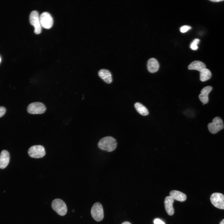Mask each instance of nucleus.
<instances>
[{
  "mask_svg": "<svg viewBox=\"0 0 224 224\" xmlns=\"http://www.w3.org/2000/svg\"><path fill=\"white\" fill-rule=\"evenodd\" d=\"M117 144L114 138L112 137L107 136L102 138L99 141L98 146L101 150L111 152L116 148Z\"/></svg>",
  "mask_w": 224,
  "mask_h": 224,
  "instance_id": "1",
  "label": "nucleus"
},
{
  "mask_svg": "<svg viewBox=\"0 0 224 224\" xmlns=\"http://www.w3.org/2000/svg\"><path fill=\"white\" fill-rule=\"evenodd\" d=\"M29 21L30 24L34 27V32L36 34H40L41 32L42 26L40 16L37 11L34 10L31 12L29 16Z\"/></svg>",
  "mask_w": 224,
  "mask_h": 224,
  "instance_id": "2",
  "label": "nucleus"
},
{
  "mask_svg": "<svg viewBox=\"0 0 224 224\" xmlns=\"http://www.w3.org/2000/svg\"><path fill=\"white\" fill-rule=\"evenodd\" d=\"M53 210L58 215L63 216L67 213V209L66 205L61 199H56L53 200L51 203Z\"/></svg>",
  "mask_w": 224,
  "mask_h": 224,
  "instance_id": "3",
  "label": "nucleus"
},
{
  "mask_svg": "<svg viewBox=\"0 0 224 224\" xmlns=\"http://www.w3.org/2000/svg\"><path fill=\"white\" fill-rule=\"evenodd\" d=\"M46 108L44 104L40 102H34L30 104L27 107V111L31 114L44 113Z\"/></svg>",
  "mask_w": 224,
  "mask_h": 224,
  "instance_id": "4",
  "label": "nucleus"
},
{
  "mask_svg": "<svg viewBox=\"0 0 224 224\" xmlns=\"http://www.w3.org/2000/svg\"><path fill=\"white\" fill-rule=\"evenodd\" d=\"M91 214L93 218L97 222L102 220L104 215L103 207L101 204L99 202L94 203L91 210Z\"/></svg>",
  "mask_w": 224,
  "mask_h": 224,
  "instance_id": "5",
  "label": "nucleus"
},
{
  "mask_svg": "<svg viewBox=\"0 0 224 224\" xmlns=\"http://www.w3.org/2000/svg\"><path fill=\"white\" fill-rule=\"evenodd\" d=\"M209 132L212 134H215L223 129L224 125L222 119L219 117H216L212 120V123L208 125Z\"/></svg>",
  "mask_w": 224,
  "mask_h": 224,
  "instance_id": "6",
  "label": "nucleus"
},
{
  "mask_svg": "<svg viewBox=\"0 0 224 224\" xmlns=\"http://www.w3.org/2000/svg\"><path fill=\"white\" fill-rule=\"evenodd\" d=\"M28 154L31 157L39 158L43 157L45 154V152L43 146L37 145L30 147L28 150Z\"/></svg>",
  "mask_w": 224,
  "mask_h": 224,
  "instance_id": "7",
  "label": "nucleus"
},
{
  "mask_svg": "<svg viewBox=\"0 0 224 224\" xmlns=\"http://www.w3.org/2000/svg\"><path fill=\"white\" fill-rule=\"evenodd\" d=\"M212 204L216 207L224 209V195L219 193L212 194L210 198Z\"/></svg>",
  "mask_w": 224,
  "mask_h": 224,
  "instance_id": "8",
  "label": "nucleus"
},
{
  "mask_svg": "<svg viewBox=\"0 0 224 224\" xmlns=\"http://www.w3.org/2000/svg\"><path fill=\"white\" fill-rule=\"evenodd\" d=\"M40 20L42 27L49 29L53 24V20L50 14L47 12H42L40 16Z\"/></svg>",
  "mask_w": 224,
  "mask_h": 224,
  "instance_id": "9",
  "label": "nucleus"
},
{
  "mask_svg": "<svg viewBox=\"0 0 224 224\" xmlns=\"http://www.w3.org/2000/svg\"><path fill=\"white\" fill-rule=\"evenodd\" d=\"M212 89V87L211 86H207L203 88L201 90L199 98L203 104H206L208 102V94Z\"/></svg>",
  "mask_w": 224,
  "mask_h": 224,
  "instance_id": "10",
  "label": "nucleus"
},
{
  "mask_svg": "<svg viewBox=\"0 0 224 224\" xmlns=\"http://www.w3.org/2000/svg\"><path fill=\"white\" fill-rule=\"evenodd\" d=\"M10 160L9 152L5 150H2L0 155V168L3 169L6 167Z\"/></svg>",
  "mask_w": 224,
  "mask_h": 224,
  "instance_id": "11",
  "label": "nucleus"
},
{
  "mask_svg": "<svg viewBox=\"0 0 224 224\" xmlns=\"http://www.w3.org/2000/svg\"><path fill=\"white\" fill-rule=\"evenodd\" d=\"M99 76L106 83L109 84L112 81L111 74L108 70L101 69L98 72Z\"/></svg>",
  "mask_w": 224,
  "mask_h": 224,
  "instance_id": "12",
  "label": "nucleus"
},
{
  "mask_svg": "<svg viewBox=\"0 0 224 224\" xmlns=\"http://www.w3.org/2000/svg\"><path fill=\"white\" fill-rule=\"evenodd\" d=\"M174 200L170 196H167L165 200L164 205L165 209L168 214L172 215L174 213L173 204Z\"/></svg>",
  "mask_w": 224,
  "mask_h": 224,
  "instance_id": "13",
  "label": "nucleus"
},
{
  "mask_svg": "<svg viewBox=\"0 0 224 224\" xmlns=\"http://www.w3.org/2000/svg\"><path fill=\"white\" fill-rule=\"evenodd\" d=\"M159 67V65L157 60L154 58L149 59L147 63V68L148 71L151 73L157 72Z\"/></svg>",
  "mask_w": 224,
  "mask_h": 224,
  "instance_id": "14",
  "label": "nucleus"
},
{
  "mask_svg": "<svg viewBox=\"0 0 224 224\" xmlns=\"http://www.w3.org/2000/svg\"><path fill=\"white\" fill-rule=\"evenodd\" d=\"M206 68L205 64L199 61H194L192 62L188 66L189 70H195L200 72Z\"/></svg>",
  "mask_w": 224,
  "mask_h": 224,
  "instance_id": "15",
  "label": "nucleus"
},
{
  "mask_svg": "<svg viewBox=\"0 0 224 224\" xmlns=\"http://www.w3.org/2000/svg\"><path fill=\"white\" fill-rule=\"evenodd\" d=\"M170 196L174 200L180 202L184 201L186 198V196L185 194L175 190L171 191L170 193Z\"/></svg>",
  "mask_w": 224,
  "mask_h": 224,
  "instance_id": "16",
  "label": "nucleus"
},
{
  "mask_svg": "<svg viewBox=\"0 0 224 224\" xmlns=\"http://www.w3.org/2000/svg\"><path fill=\"white\" fill-rule=\"evenodd\" d=\"M134 106L137 111L141 115L146 116L149 114V112L147 108L141 103H136Z\"/></svg>",
  "mask_w": 224,
  "mask_h": 224,
  "instance_id": "17",
  "label": "nucleus"
},
{
  "mask_svg": "<svg viewBox=\"0 0 224 224\" xmlns=\"http://www.w3.org/2000/svg\"><path fill=\"white\" fill-rule=\"evenodd\" d=\"M212 74L210 71L205 68L200 72V79L202 82H205L210 78Z\"/></svg>",
  "mask_w": 224,
  "mask_h": 224,
  "instance_id": "18",
  "label": "nucleus"
},
{
  "mask_svg": "<svg viewBox=\"0 0 224 224\" xmlns=\"http://www.w3.org/2000/svg\"><path fill=\"white\" fill-rule=\"evenodd\" d=\"M200 40L198 39H195L191 43L190 45V48L193 50H196L198 49V44L199 43Z\"/></svg>",
  "mask_w": 224,
  "mask_h": 224,
  "instance_id": "19",
  "label": "nucleus"
},
{
  "mask_svg": "<svg viewBox=\"0 0 224 224\" xmlns=\"http://www.w3.org/2000/svg\"><path fill=\"white\" fill-rule=\"evenodd\" d=\"M191 28V27L189 26L185 25L184 26L180 28V31L182 33H185L188 30Z\"/></svg>",
  "mask_w": 224,
  "mask_h": 224,
  "instance_id": "20",
  "label": "nucleus"
},
{
  "mask_svg": "<svg viewBox=\"0 0 224 224\" xmlns=\"http://www.w3.org/2000/svg\"><path fill=\"white\" fill-rule=\"evenodd\" d=\"M6 111L5 108L2 106H0V117L2 116L5 114Z\"/></svg>",
  "mask_w": 224,
  "mask_h": 224,
  "instance_id": "21",
  "label": "nucleus"
},
{
  "mask_svg": "<svg viewBox=\"0 0 224 224\" xmlns=\"http://www.w3.org/2000/svg\"><path fill=\"white\" fill-rule=\"evenodd\" d=\"M154 224H165V223L159 219H156L154 220Z\"/></svg>",
  "mask_w": 224,
  "mask_h": 224,
  "instance_id": "22",
  "label": "nucleus"
},
{
  "mask_svg": "<svg viewBox=\"0 0 224 224\" xmlns=\"http://www.w3.org/2000/svg\"><path fill=\"white\" fill-rule=\"evenodd\" d=\"M224 0H210L211 1L214 2H220L223 1Z\"/></svg>",
  "mask_w": 224,
  "mask_h": 224,
  "instance_id": "23",
  "label": "nucleus"
},
{
  "mask_svg": "<svg viewBox=\"0 0 224 224\" xmlns=\"http://www.w3.org/2000/svg\"><path fill=\"white\" fill-rule=\"evenodd\" d=\"M122 224H131L130 223L128 222H123Z\"/></svg>",
  "mask_w": 224,
  "mask_h": 224,
  "instance_id": "24",
  "label": "nucleus"
},
{
  "mask_svg": "<svg viewBox=\"0 0 224 224\" xmlns=\"http://www.w3.org/2000/svg\"><path fill=\"white\" fill-rule=\"evenodd\" d=\"M219 224H224V219H223L222 220Z\"/></svg>",
  "mask_w": 224,
  "mask_h": 224,
  "instance_id": "25",
  "label": "nucleus"
},
{
  "mask_svg": "<svg viewBox=\"0 0 224 224\" xmlns=\"http://www.w3.org/2000/svg\"><path fill=\"white\" fill-rule=\"evenodd\" d=\"M1 58H0V62H1Z\"/></svg>",
  "mask_w": 224,
  "mask_h": 224,
  "instance_id": "26",
  "label": "nucleus"
}]
</instances>
